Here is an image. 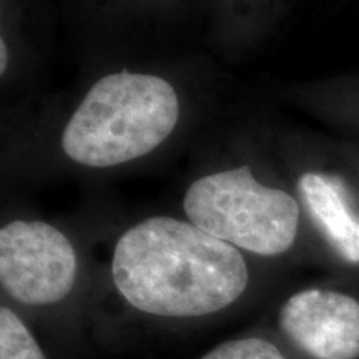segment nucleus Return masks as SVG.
<instances>
[{
    "mask_svg": "<svg viewBox=\"0 0 359 359\" xmlns=\"http://www.w3.org/2000/svg\"><path fill=\"white\" fill-rule=\"evenodd\" d=\"M115 288L133 308L165 318H198L230 306L246 291L241 251L187 219H142L116 241Z\"/></svg>",
    "mask_w": 359,
    "mask_h": 359,
    "instance_id": "1",
    "label": "nucleus"
},
{
    "mask_svg": "<svg viewBox=\"0 0 359 359\" xmlns=\"http://www.w3.org/2000/svg\"><path fill=\"white\" fill-rule=\"evenodd\" d=\"M182 116L178 90L148 72L116 70L95 80L72 111L60 148L85 168H116L154 154Z\"/></svg>",
    "mask_w": 359,
    "mask_h": 359,
    "instance_id": "2",
    "label": "nucleus"
},
{
    "mask_svg": "<svg viewBox=\"0 0 359 359\" xmlns=\"http://www.w3.org/2000/svg\"><path fill=\"white\" fill-rule=\"evenodd\" d=\"M188 222L238 250L278 257L293 246L299 201L263 183L250 167L217 170L195 178L183 195Z\"/></svg>",
    "mask_w": 359,
    "mask_h": 359,
    "instance_id": "3",
    "label": "nucleus"
},
{
    "mask_svg": "<svg viewBox=\"0 0 359 359\" xmlns=\"http://www.w3.org/2000/svg\"><path fill=\"white\" fill-rule=\"evenodd\" d=\"M77 253L58 228L40 219H13L0 230V283L30 306L65 299L77 281Z\"/></svg>",
    "mask_w": 359,
    "mask_h": 359,
    "instance_id": "4",
    "label": "nucleus"
},
{
    "mask_svg": "<svg viewBox=\"0 0 359 359\" xmlns=\"http://www.w3.org/2000/svg\"><path fill=\"white\" fill-rule=\"evenodd\" d=\"M286 336L313 359L359 358V302L331 290H304L280 311Z\"/></svg>",
    "mask_w": 359,
    "mask_h": 359,
    "instance_id": "5",
    "label": "nucleus"
},
{
    "mask_svg": "<svg viewBox=\"0 0 359 359\" xmlns=\"http://www.w3.org/2000/svg\"><path fill=\"white\" fill-rule=\"evenodd\" d=\"M302 205L327 245L349 264H359V213L339 177L304 172L298 178Z\"/></svg>",
    "mask_w": 359,
    "mask_h": 359,
    "instance_id": "6",
    "label": "nucleus"
},
{
    "mask_svg": "<svg viewBox=\"0 0 359 359\" xmlns=\"http://www.w3.org/2000/svg\"><path fill=\"white\" fill-rule=\"evenodd\" d=\"M0 359H45L42 349L11 308H0Z\"/></svg>",
    "mask_w": 359,
    "mask_h": 359,
    "instance_id": "7",
    "label": "nucleus"
},
{
    "mask_svg": "<svg viewBox=\"0 0 359 359\" xmlns=\"http://www.w3.org/2000/svg\"><path fill=\"white\" fill-rule=\"evenodd\" d=\"M201 359H286L269 341L259 338L233 339L218 344Z\"/></svg>",
    "mask_w": 359,
    "mask_h": 359,
    "instance_id": "8",
    "label": "nucleus"
},
{
    "mask_svg": "<svg viewBox=\"0 0 359 359\" xmlns=\"http://www.w3.org/2000/svg\"><path fill=\"white\" fill-rule=\"evenodd\" d=\"M8 62H11V50H8V45L6 43V37L0 40V72L2 75H6Z\"/></svg>",
    "mask_w": 359,
    "mask_h": 359,
    "instance_id": "9",
    "label": "nucleus"
}]
</instances>
